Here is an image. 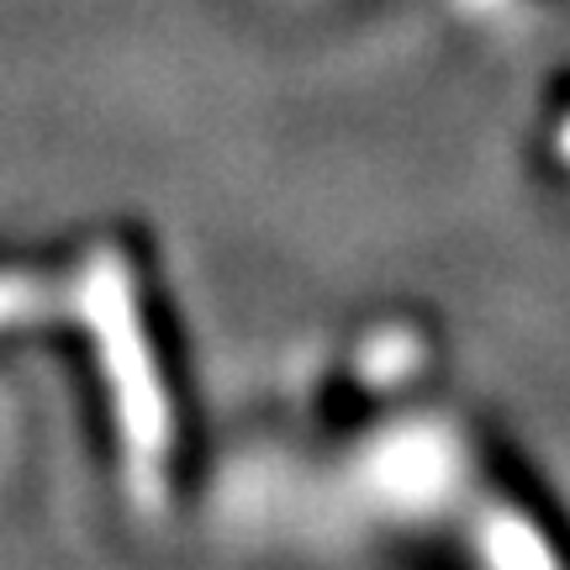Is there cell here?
Returning a JSON list of instances; mask_svg holds the SVG:
<instances>
[{
    "label": "cell",
    "mask_w": 570,
    "mask_h": 570,
    "mask_svg": "<svg viewBox=\"0 0 570 570\" xmlns=\"http://www.w3.org/2000/svg\"><path fill=\"white\" fill-rule=\"evenodd\" d=\"M38 306V285L27 281H0V323H11V317H27Z\"/></svg>",
    "instance_id": "1"
}]
</instances>
